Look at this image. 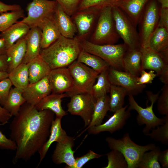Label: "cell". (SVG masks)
<instances>
[{
    "label": "cell",
    "instance_id": "16",
    "mask_svg": "<svg viewBox=\"0 0 168 168\" xmlns=\"http://www.w3.org/2000/svg\"><path fill=\"white\" fill-rule=\"evenodd\" d=\"M101 10L94 8H89L77 11L73 15V22L78 33L76 37L79 41L85 40Z\"/></svg>",
    "mask_w": 168,
    "mask_h": 168
},
{
    "label": "cell",
    "instance_id": "25",
    "mask_svg": "<svg viewBox=\"0 0 168 168\" xmlns=\"http://www.w3.org/2000/svg\"><path fill=\"white\" fill-rule=\"evenodd\" d=\"M26 51L25 36L17 40L7 49L6 54L8 62V73L22 63Z\"/></svg>",
    "mask_w": 168,
    "mask_h": 168
},
{
    "label": "cell",
    "instance_id": "6",
    "mask_svg": "<svg viewBox=\"0 0 168 168\" xmlns=\"http://www.w3.org/2000/svg\"><path fill=\"white\" fill-rule=\"evenodd\" d=\"M147 95L151 102V105L143 108L139 105L134 99L133 96L128 94L129 106L128 110H136L138 113L137 117V123L139 125H145L142 132L145 135L149 133L156 127L163 124L165 121V117L163 118L157 117L154 114L153 105L157 100L160 92L154 94L150 91H147Z\"/></svg>",
    "mask_w": 168,
    "mask_h": 168
},
{
    "label": "cell",
    "instance_id": "8",
    "mask_svg": "<svg viewBox=\"0 0 168 168\" xmlns=\"http://www.w3.org/2000/svg\"><path fill=\"white\" fill-rule=\"evenodd\" d=\"M68 68L73 79L74 85L73 90L69 94L68 97L77 93H87L91 94L92 86L99 73L77 60L73 62Z\"/></svg>",
    "mask_w": 168,
    "mask_h": 168
},
{
    "label": "cell",
    "instance_id": "10",
    "mask_svg": "<svg viewBox=\"0 0 168 168\" xmlns=\"http://www.w3.org/2000/svg\"><path fill=\"white\" fill-rule=\"evenodd\" d=\"M57 4L54 0H32L26 8L27 16L19 21L26 24L30 28L38 27L46 18L52 15Z\"/></svg>",
    "mask_w": 168,
    "mask_h": 168
},
{
    "label": "cell",
    "instance_id": "15",
    "mask_svg": "<svg viewBox=\"0 0 168 168\" xmlns=\"http://www.w3.org/2000/svg\"><path fill=\"white\" fill-rule=\"evenodd\" d=\"M107 71L111 84L124 88L128 94L133 96L137 95L141 93L145 86V85H138L136 81L137 77L125 71H119L110 67Z\"/></svg>",
    "mask_w": 168,
    "mask_h": 168
},
{
    "label": "cell",
    "instance_id": "5",
    "mask_svg": "<svg viewBox=\"0 0 168 168\" xmlns=\"http://www.w3.org/2000/svg\"><path fill=\"white\" fill-rule=\"evenodd\" d=\"M112 7H106L100 11L90 41L92 43L97 44H114L120 38L115 29Z\"/></svg>",
    "mask_w": 168,
    "mask_h": 168
},
{
    "label": "cell",
    "instance_id": "33",
    "mask_svg": "<svg viewBox=\"0 0 168 168\" xmlns=\"http://www.w3.org/2000/svg\"><path fill=\"white\" fill-rule=\"evenodd\" d=\"M22 92L17 88H11L3 107L12 115L16 116L21 105L26 102Z\"/></svg>",
    "mask_w": 168,
    "mask_h": 168
},
{
    "label": "cell",
    "instance_id": "52",
    "mask_svg": "<svg viewBox=\"0 0 168 168\" xmlns=\"http://www.w3.org/2000/svg\"><path fill=\"white\" fill-rule=\"evenodd\" d=\"M7 49L4 40L0 37V54H6Z\"/></svg>",
    "mask_w": 168,
    "mask_h": 168
},
{
    "label": "cell",
    "instance_id": "2",
    "mask_svg": "<svg viewBox=\"0 0 168 168\" xmlns=\"http://www.w3.org/2000/svg\"><path fill=\"white\" fill-rule=\"evenodd\" d=\"M81 50L76 36L68 38L61 35L49 47L42 49L40 55L52 69L68 67L76 60Z\"/></svg>",
    "mask_w": 168,
    "mask_h": 168
},
{
    "label": "cell",
    "instance_id": "38",
    "mask_svg": "<svg viewBox=\"0 0 168 168\" xmlns=\"http://www.w3.org/2000/svg\"><path fill=\"white\" fill-rule=\"evenodd\" d=\"M108 160L104 168H128L127 162L123 154L119 151L112 150L107 153Z\"/></svg>",
    "mask_w": 168,
    "mask_h": 168
},
{
    "label": "cell",
    "instance_id": "21",
    "mask_svg": "<svg viewBox=\"0 0 168 168\" xmlns=\"http://www.w3.org/2000/svg\"><path fill=\"white\" fill-rule=\"evenodd\" d=\"M149 0H119L115 6L121 10L137 26Z\"/></svg>",
    "mask_w": 168,
    "mask_h": 168
},
{
    "label": "cell",
    "instance_id": "27",
    "mask_svg": "<svg viewBox=\"0 0 168 168\" xmlns=\"http://www.w3.org/2000/svg\"><path fill=\"white\" fill-rule=\"evenodd\" d=\"M30 29L26 24L18 21L1 32L0 37L4 40L7 49L17 40L25 37Z\"/></svg>",
    "mask_w": 168,
    "mask_h": 168
},
{
    "label": "cell",
    "instance_id": "30",
    "mask_svg": "<svg viewBox=\"0 0 168 168\" xmlns=\"http://www.w3.org/2000/svg\"><path fill=\"white\" fill-rule=\"evenodd\" d=\"M8 77L12 85L22 92L29 84L27 64L22 63L8 73Z\"/></svg>",
    "mask_w": 168,
    "mask_h": 168
},
{
    "label": "cell",
    "instance_id": "24",
    "mask_svg": "<svg viewBox=\"0 0 168 168\" xmlns=\"http://www.w3.org/2000/svg\"><path fill=\"white\" fill-rule=\"evenodd\" d=\"M142 53L141 48L128 49L123 60V71L136 77L142 71Z\"/></svg>",
    "mask_w": 168,
    "mask_h": 168
},
{
    "label": "cell",
    "instance_id": "4",
    "mask_svg": "<svg viewBox=\"0 0 168 168\" xmlns=\"http://www.w3.org/2000/svg\"><path fill=\"white\" fill-rule=\"evenodd\" d=\"M79 42L82 50L99 57L112 68L123 71V58L128 49L124 43L97 44L86 40Z\"/></svg>",
    "mask_w": 168,
    "mask_h": 168
},
{
    "label": "cell",
    "instance_id": "51",
    "mask_svg": "<svg viewBox=\"0 0 168 168\" xmlns=\"http://www.w3.org/2000/svg\"><path fill=\"white\" fill-rule=\"evenodd\" d=\"M8 68V62L6 54H0V71L7 72Z\"/></svg>",
    "mask_w": 168,
    "mask_h": 168
},
{
    "label": "cell",
    "instance_id": "13",
    "mask_svg": "<svg viewBox=\"0 0 168 168\" xmlns=\"http://www.w3.org/2000/svg\"><path fill=\"white\" fill-rule=\"evenodd\" d=\"M48 77L53 93L68 95L73 90L74 82L68 67L51 69Z\"/></svg>",
    "mask_w": 168,
    "mask_h": 168
},
{
    "label": "cell",
    "instance_id": "3",
    "mask_svg": "<svg viewBox=\"0 0 168 168\" xmlns=\"http://www.w3.org/2000/svg\"><path fill=\"white\" fill-rule=\"evenodd\" d=\"M105 140L110 149L118 150L123 154L127 162L128 168H138L143 154L156 147L153 143L138 145L131 140L127 133L120 139L108 137Z\"/></svg>",
    "mask_w": 168,
    "mask_h": 168
},
{
    "label": "cell",
    "instance_id": "45",
    "mask_svg": "<svg viewBox=\"0 0 168 168\" xmlns=\"http://www.w3.org/2000/svg\"><path fill=\"white\" fill-rule=\"evenodd\" d=\"M140 75V77H137L136 79L137 84L139 85L151 84L157 76L155 71L152 70H150L148 72H147L144 70H142Z\"/></svg>",
    "mask_w": 168,
    "mask_h": 168
},
{
    "label": "cell",
    "instance_id": "46",
    "mask_svg": "<svg viewBox=\"0 0 168 168\" xmlns=\"http://www.w3.org/2000/svg\"><path fill=\"white\" fill-rule=\"evenodd\" d=\"M16 148L15 143L10 138H7L0 130V148L16 150Z\"/></svg>",
    "mask_w": 168,
    "mask_h": 168
},
{
    "label": "cell",
    "instance_id": "44",
    "mask_svg": "<svg viewBox=\"0 0 168 168\" xmlns=\"http://www.w3.org/2000/svg\"><path fill=\"white\" fill-rule=\"evenodd\" d=\"M12 85L8 77L0 81V105L2 106L7 99Z\"/></svg>",
    "mask_w": 168,
    "mask_h": 168
},
{
    "label": "cell",
    "instance_id": "7",
    "mask_svg": "<svg viewBox=\"0 0 168 168\" xmlns=\"http://www.w3.org/2000/svg\"><path fill=\"white\" fill-rule=\"evenodd\" d=\"M112 13L116 31L128 49L141 48L140 38L136 26L117 6L112 7Z\"/></svg>",
    "mask_w": 168,
    "mask_h": 168
},
{
    "label": "cell",
    "instance_id": "11",
    "mask_svg": "<svg viewBox=\"0 0 168 168\" xmlns=\"http://www.w3.org/2000/svg\"><path fill=\"white\" fill-rule=\"evenodd\" d=\"M141 49L142 69L154 71L162 82L168 83V54L157 52L148 47Z\"/></svg>",
    "mask_w": 168,
    "mask_h": 168
},
{
    "label": "cell",
    "instance_id": "36",
    "mask_svg": "<svg viewBox=\"0 0 168 168\" xmlns=\"http://www.w3.org/2000/svg\"><path fill=\"white\" fill-rule=\"evenodd\" d=\"M145 152L143 155L138 165L140 168H161L158 156L161 151L160 147Z\"/></svg>",
    "mask_w": 168,
    "mask_h": 168
},
{
    "label": "cell",
    "instance_id": "31",
    "mask_svg": "<svg viewBox=\"0 0 168 168\" xmlns=\"http://www.w3.org/2000/svg\"><path fill=\"white\" fill-rule=\"evenodd\" d=\"M109 97L107 95L97 99L95 102L91 121L81 135L90 127L101 124L107 111L109 110Z\"/></svg>",
    "mask_w": 168,
    "mask_h": 168
},
{
    "label": "cell",
    "instance_id": "47",
    "mask_svg": "<svg viewBox=\"0 0 168 168\" xmlns=\"http://www.w3.org/2000/svg\"><path fill=\"white\" fill-rule=\"evenodd\" d=\"M157 26L163 27L168 30V8H160Z\"/></svg>",
    "mask_w": 168,
    "mask_h": 168
},
{
    "label": "cell",
    "instance_id": "14",
    "mask_svg": "<svg viewBox=\"0 0 168 168\" xmlns=\"http://www.w3.org/2000/svg\"><path fill=\"white\" fill-rule=\"evenodd\" d=\"M128 107L127 105L114 112L104 123L89 128L87 130L89 133L96 135L106 131L112 133L122 129L130 115V111L126 110Z\"/></svg>",
    "mask_w": 168,
    "mask_h": 168
},
{
    "label": "cell",
    "instance_id": "19",
    "mask_svg": "<svg viewBox=\"0 0 168 168\" xmlns=\"http://www.w3.org/2000/svg\"><path fill=\"white\" fill-rule=\"evenodd\" d=\"M70 16L58 3L53 13L54 21L61 35L73 38L75 37L77 30Z\"/></svg>",
    "mask_w": 168,
    "mask_h": 168
},
{
    "label": "cell",
    "instance_id": "50",
    "mask_svg": "<svg viewBox=\"0 0 168 168\" xmlns=\"http://www.w3.org/2000/svg\"><path fill=\"white\" fill-rule=\"evenodd\" d=\"M12 116L7 110L0 106V122L2 124L4 125L7 123Z\"/></svg>",
    "mask_w": 168,
    "mask_h": 168
},
{
    "label": "cell",
    "instance_id": "1",
    "mask_svg": "<svg viewBox=\"0 0 168 168\" xmlns=\"http://www.w3.org/2000/svg\"><path fill=\"white\" fill-rule=\"evenodd\" d=\"M54 114L47 110H39L26 102L11 122L10 139L16 144L14 164L21 160L29 161L47 140Z\"/></svg>",
    "mask_w": 168,
    "mask_h": 168
},
{
    "label": "cell",
    "instance_id": "23",
    "mask_svg": "<svg viewBox=\"0 0 168 168\" xmlns=\"http://www.w3.org/2000/svg\"><path fill=\"white\" fill-rule=\"evenodd\" d=\"M62 119L56 117L53 121L49 136L38 152L40 154V161L38 166L45 157L52 144L54 142H59L64 140L67 137L66 132L62 127Z\"/></svg>",
    "mask_w": 168,
    "mask_h": 168
},
{
    "label": "cell",
    "instance_id": "41",
    "mask_svg": "<svg viewBox=\"0 0 168 168\" xmlns=\"http://www.w3.org/2000/svg\"><path fill=\"white\" fill-rule=\"evenodd\" d=\"M157 100V108L159 113L165 116L168 115V83L164 84L161 93Z\"/></svg>",
    "mask_w": 168,
    "mask_h": 168
},
{
    "label": "cell",
    "instance_id": "48",
    "mask_svg": "<svg viewBox=\"0 0 168 168\" xmlns=\"http://www.w3.org/2000/svg\"><path fill=\"white\" fill-rule=\"evenodd\" d=\"M21 9V7L19 5H8L0 1V14L9 11H16Z\"/></svg>",
    "mask_w": 168,
    "mask_h": 168
},
{
    "label": "cell",
    "instance_id": "43",
    "mask_svg": "<svg viewBox=\"0 0 168 168\" xmlns=\"http://www.w3.org/2000/svg\"><path fill=\"white\" fill-rule=\"evenodd\" d=\"M103 156V155L96 153L90 150L86 154L75 158V163L73 168H82L84 165L90 160L98 158Z\"/></svg>",
    "mask_w": 168,
    "mask_h": 168
},
{
    "label": "cell",
    "instance_id": "35",
    "mask_svg": "<svg viewBox=\"0 0 168 168\" xmlns=\"http://www.w3.org/2000/svg\"><path fill=\"white\" fill-rule=\"evenodd\" d=\"M96 79L97 82L93 86L91 91V94L96 100L107 95L110 91L112 85L109 78L107 69L99 73Z\"/></svg>",
    "mask_w": 168,
    "mask_h": 168
},
{
    "label": "cell",
    "instance_id": "22",
    "mask_svg": "<svg viewBox=\"0 0 168 168\" xmlns=\"http://www.w3.org/2000/svg\"><path fill=\"white\" fill-rule=\"evenodd\" d=\"M66 97H68L66 93H51L42 99L35 107L39 110H50L54 113L56 117L62 119L67 114L62 105V99Z\"/></svg>",
    "mask_w": 168,
    "mask_h": 168
},
{
    "label": "cell",
    "instance_id": "39",
    "mask_svg": "<svg viewBox=\"0 0 168 168\" xmlns=\"http://www.w3.org/2000/svg\"><path fill=\"white\" fill-rule=\"evenodd\" d=\"M165 121L162 125L152 129L151 133L145 135L149 136L154 140L160 141L165 145L168 144V115L165 116Z\"/></svg>",
    "mask_w": 168,
    "mask_h": 168
},
{
    "label": "cell",
    "instance_id": "20",
    "mask_svg": "<svg viewBox=\"0 0 168 168\" xmlns=\"http://www.w3.org/2000/svg\"><path fill=\"white\" fill-rule=\"evenodd\" d=\"M25 38L26 51L22 63L27 64L40 55L41 30L38 27L31 28Z\"/></svg>",
    "mask_w": 168,
    "mask_h": 168
},
{
    "label": "cell",
    "instance_id": "37",
    "mask_svg": "<svg viewBox=\"0 0 168 168\" xmlns=\"http://www.w3.org/2000/svg\"><path fill=\"white\" fill-rule=\"evenodd\" d=\"M24 11L22 9L18 11L6 12L0 15V32H2L17 22L20 18L25 17Z\"/></svg>",
    "mask_w": 168,
    "mask_h": 168
},
{
    "label": "cell",
    "instance_id": "53",
    "mask_svg": "<svg viewBox=\"0 0 168 168\" xmlns=\"http://www.w3.org/2000/svg\"><path fill=\"white\" fill-rule=\"evenodd\" d=\"M161 5V7L168 8V0H156Z\"/></svg>",
    "mask_w": 168,
    "mask_h": 168
},
{
    "label": "cell",
    "instance_id": "18",
    "mask_svg": "<svg viewBox=\"0 0 168 168\" xmlns=\"http://www.w3.org/2000/svg\"><path fill=\"white\" fill-rule=\"evenodd\" d=\"M51 93L48 75L36 82L29 84L23 91L22 95L27 103L35 106Z\"/></svg>",
    "mask_w": 168,
    "mask_h": 168
},
{
    "label": "cell",
    "instance_id": "26",
    "mask_svg": "<svg viewBox=\"0 0 168 168\" xmlns=\"http://www.w3.org/2000/svg\"><path fill=\"white\" fill-rule=\"evenodd\" d=\"M41 30V47L46 48L61 35L52 15L46 18L38 27Z\"/></svg>",
    "mask_w": 168,
    "mask_h": 168
},
{
    "label": "cell",
    "instance_id": "42",
    "mask_svg": "<svg viewBox=\"0 0 168 168\" xmlns=\"http://www.w3.org/2000/svg\"><path fill=\"white\" fill-rule=\"evenodd\" d=\"M63 8L69 16L73 15L77 11L81 0H54Z\"/></svg>",
    "mask_w": 168,
    "mask_h": 168
},
{
    "label": "cell",
    "instance_id": "40",
    "mask_svg": "<svg viewBox=\"0 0 168 168\" xmlns=\"http://www.w3.org/2000/svg\"><path fill=\"white\" fill-rule=\"evenodd\" d=\"M115 0H81L77 11L94 8L101 10L108 6H115Z\"/></svg>",
    "mask_w": 168,
    "mask_h": 168
},
{
    "label": "cell",
    "instance_id": "34",
    "mask_svg": "<svg viewBox=\"0 0 168 168\" xmlns=\"http://www.w3.org/2000/svg\"><path fill=\"white\" fill-rule=\"evenodd\" d=\"M109 93V110L114 113L123 107L125 97L128 93L124 88L113 85Z\"/></svg>",
    "mask_w": 168,
    "mask_h": 168
},
{
    "label": "cell",
    "instance_id": "54",
    "mask_svg": "<svg viewBox=\"0 0 168 168\" xmlns=\"http://www.w3.org/2000/svg\"><path fill=\"white\" fill-rule=\"evenodd\" d=\"M8 73L6 72L0 71V81L7 78Z\"/></svg>",
    "mask_w": 168,
    "mask_h": 168
},
{
    "label": "cell",
    "instance_id": "12",
    "mask_svg": "<svg viewBox=\"0 0 168 168\" xmlns=\"http://www.w3.org/2000/svg\"><path fill=\"white\" fill-rule=\"evenodd\" d=\"M67 106L68 111L72 115H78L82 119L84 127L87 126L92 117L96 101L92 95L87 93L73 94Z\"/></svg>",
    "mask_w": 168,
    "mask_h": 168
},
{
    "label": "cell",
    "instance_id": "49",
    "mask_svg": "<svg viewBox=\"0 0 168 168\" xmlns=\"http://www.w3.org/2000/svg\"><path fill=\"white\" fill-rule=\"evenodd\" d=\"M158 160L163 168L168 167V149L160 151L158 156Z\"/></svg>",
    "mask_w": 168,
    "mask_h": 168
},
{
    "label": "cell",
    "instance_id": "32",
    "mask_svg": "<svg viewBox=\"0 0 168 168\" xmlns=\"http://www.w3.org/2000/svg\"><path fill=\"white\" fill-rule=\"evenodd\" d=\"M76 60L86 65L99 73L108 69L110 67L101 58L82 49Z\"/></svg>",
    "mask_w": 168,
    "mask_h": 168
},
{
    "label": "cell",
    "instance_id": "55",
    "mask_svg": "<svg viewBox=\"0 0 168 168\" xmlns=\"http://www.w3.org/2000/svg\"><path fill=\"white\" fill-rule=\"evenodd\" d=\"M118 0H115L116 2V1H118Z\"/></svg>",
    "mask_w": 168,
    "mask_h": 168
},
{
    "label": "cell",
    "instance_id": "28",
    "mask_svg": "<svg viewBox=\"0 0 168 168\" xmlns=\"http://www.w3.org/2000/svg\"><path fill=\"white\" fill-rule=\"evenodd\" d=\"M27 64L29 84L36 82L48 76L51 70L40 55Z\"/></svg>",
    "mask_w": 168,
    "mask_h": 168
},
{
    "label": "cell",
    "instance_id": "17",
    "mask_svg": "<svg viewBox=\"0 0 168 168\" xmlns=\"http://www.w3.org/2000/svg\"><path fill=\"white\" fill-rule=\"evenodd\" d=\"M74 141V137L68 136L64 140L57 143L52 156L54 164L64 163L67 165L65 168H73L75 163V151L72 150Z\"/></svg>",
    "mask_w": 168,
    "mask_h": 168
},
{
    "label": "cell",
    "instance_id": "29",
    "mask_svg": "<svg viewBox=\"0 0 168 168\" xmlns=\"http://www.w3.org/2000/svg\"><path fill=\"white\" fill-rule=\"evenodd\" d=\"M147 47L157 52L168 54V30L157 26L150 37Z\"/></svg>",
    "mask_w": 168,
    "mask_h": 168
},
{
    "label": "cell",
    "instance_id": "9",
    "mask_svg": "<svg viewBox=\"0 0 168 168\" xmlns=\"http://www.w3.org/2000/svg\"><path fill=\"white\" fill-rule=\"evenodd\" d=\"M159 9L156 0H149L141 16L138 24L141 48L147 47L150 37L157 26Z\"/></svg>",
    "mask_w": 168,
    "mask_h": 168
}]
</instances>
